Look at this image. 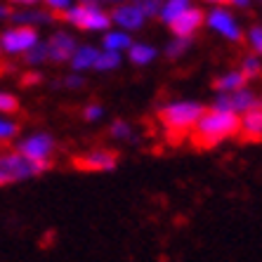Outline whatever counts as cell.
<instances>
[{"mask_svg":"<svg viewBox=\"0 0 262 262\" xmlns=\"http://www.w3.org/2000/svg\"><path fill=\"white\" fill-rule=\"evenodd\" d=\"M238 133L246 142H260L262 137V109L260 104L248 109L244 114V118H238Z\"/></svg>","mask_w":262,"mask_h":262,"instance_id":"9","label":"cell"},{"mask_svg":"<svg viewBox=\"0 0 262 262\" xmlns=\"http://www.w3.org/2000/svg\"><path fill=\"white\" fill-rule=\"evenodd\" d=\"M45 50H48V59L52 61H67L73 57V52H76V40H73L69 33H55V36L50 38V43L45 45Z\"/></svg>","mask_w":262,"mask_h":262,"instance_id":"10","label":"cell"},{"mask_svg":"<svg viewBox=\"0 0 262 262\" xmlns=\"http://www.w3.org/2000/svg\"><path fill=\"white\" fill-rule=\"evenodd\" d=\"M208 24L213 26V29H217L220 33L225 38H229V40H238V38H241V31H238V26L234 24V19L227 12H222V10L210 14V17H208Z\"/></svg>","mask_w":262,"mask_h":262,"instance_id":"13","label":"cell"},{"mask_svg":"<svg viewBox=\"0 0 262 262\" xmlns=\"http://www.w3.org/2000/svg\"><path fill=\"white\" fill-rule=\"evenodd\" d=\"M83 3H90V5H95V3H99V0H83Z\"/></svg>","mask_w":262,"mask_h":262,"instance_id":"37","label":"cell"},{"mask_svg":"<svg viewBox=\"0 0 262 262\" xmlns=\"http://www.w3.org/2000/svg\"><path fill=\"white\" fill-rule=\"evenodd\" d=\"M241 73H244L246 78H257L260 76V59L257 57H246Z\"/></svg>","mask_w":262,"mask_h":262,"instance_id":"25","label":"cell"},{"mask_svg":"<svg viewBox=\"0 0 262 262\" xmlns=\"http://www.w3.org/2000/svg\"><path fill=\"white\" fill-rule=\"evenodd\" d=\"M17 151L31 161H50V156L55 151V140L45 133H36L26 137L24 142H19Z\"/></svg>","mask_w":262,"mask_h":262,"instance_id":"6","label":"cell"},{"mask_svg":"<svg viewBox=\"0 0 262 262\" xmlns=\"http://www.w3.org/2000/svg\"><path fill=\"white\" fill-rule=\"evenodd\" d=\"M208 3H220V5H227V3H232V0H208Z\"/></svg>","mask_w":262,"mask_h":262,"instance_id":"35","label":"cell"},{"mask_svg":"<svg viewBox=\"0 0 262 262\" xmlns=\"http://www.w3.org/2000/svg\"><path fill=\"white\" fill-rule=\"evenodd\" d=\"M67 85L69 88H80L83 85V78H80V76H71V78L67 80Z\"/></svg>","mask_w":262,"mask_h":262,"instance_id":"32","label":"cell"},{"mask_svg":"<svg viewBox=\"0 0 262 262\" xmlns=\"http://www.w3.org/2000/svg\"><path fill=\"white\" fill-rule=\"evenodd\" d=\"M203 106L196 102H172L159 111V118L163 123L165 133L170 137V142H182L187 135L194 130L199 116L203 114Z\"/></svg>","mask_w":262,"mask_h":262,"instance_id":"2","label":"cell"},{"mask_svg":"<svg viewBox=\"0 0 262 262\" xmlns=\"http://www.w3.org/2000/svg\"><path fill=\"white\" fill-rule=\"evenodd\" d=\"M225 97H227V106H229V111H234V114H246L248 109H253V106L260 104V99H257L255 92L246 90V88L234 90V92H225Z\"/></svg>","mask_w":262,"mask_h":262,"instance_id":"11","label":"cell"},{"mask_svg":"<svg viewBox=\"0 0 262 262\" xmlns=\"http://www.w3.org/2000/svg\"><path fill=\"white\" fill-rule=\"evenodd\" d=\"M118 64H121V57H118V52H111V50H106V52H99L97 59H95V67L97 71H111V69H116Z\"/></svg>","mask_w":262,"mask_h":262,"instance_id":"17","label":"cell"},{"mask_svg":"<svg viewBox=\"0 0 262 262\" xmlns=\"http://www.w3.org/2000/svg\"><path fill=\"white\" fill-rule=\"evenodd\" d=\"M250 43H253V50H255V52H260V48H262V31H260V26H255V29L250 31Z\"/></svg>","mask_w":262,"mask_h":262,"instance_id":"30","label":"cell"},{"mask_svg":"<svg viewBox=\"0 0 262 262\" xmlns=\"http://www.w3.org/2000/svg\"><path fill=\"white\" fill-rule=\"evenodd\" d=\"M38 73H29V76H26V78H21V85H33V83H38Z\"/></svg>","mask_w":262,"mask_h":262,"instance_id":"31","label":"cell"},{"mask_svg":"<svg viewBox=\"0 0 262 262\" xmlns=\"http://www.w3.org/2000/svg\"><path fill=\"white\" fill-rule=\"evenodd\" d=\"M50 168H52L50 161H31L26 156H21L19 151H5L0 154V187L43 175Z\"/></svg>","mask_w":262,"mask_h":262,"instance_id":"3","label":"cell"},{"mask_svg":"<svg viewBox=\"0 0 262 262\" xmlns=\"http://www.w3.org/2000/svg\"><path fill=\"white\" fill-rule=\"evenodd\" d=\"M234 135H238V114L206 109L199 116L194 130H191V140L201 149H210V146L222 144V142L234 137Z\"/></svg>","mask_w":262,"mask_h":262,"instance_id":"1","label":"cell"},{"mask_svg":"<svg viewBox=\"0 0 262 262\" xmlns=\"http://www.w3.org/2000/svg\"><path fill=\"white\" fill-rule=\"evenodd\" d=\"M187 5H189V0H168L165 7L161 10V17H163L165 21H170V19L177 17L182 10H187Z\"/></svg>","mask_w":262,"mask_h":262,"instance_id":"19","label":"cell"},{"mask_svg":"<svg viewBox=\"0 0 262 262\" xmlns=\"http://www.w3.org/2000/svg\"><path fill=\"white\" fill-rule=\"evenodd\" d=\"M168 24H170L172 33H175L177 38H189L191 33L203 24V12L201 10H189V7H187V10H182L177 17H172Z\"/></svg>","mask_w":262,"mask_h":262,"instance_id":"8","label":"cell"},{"mask_svg":"<svg viewBox=\"0 0 262 262\" xmlns=\"http://www.w3.org/2000/svg\"><path fill=\"white\" fill-rule=\"evenodd\" d=\"M19 111V102L14 95H7V92H0V114H14Z\"/></svg>","mask_w":262,"mask_h":262,"instance_id":"23","label":"cell"},{"mask_svg":"<svg viewBox=\"0 0 262 262\" xmlns=\"http://www.w3.org/2000/svg\"><path fill=\"white\" fill-rule=\"evenodd\" d=\"M109 3H114V0H109Z\"/></svg>","mask_w":262,"mask_h":262,"instance_id":"38","label":"cell"},{"mask_svg":"<svg viewBox=\"0 0 262 262\" xmlns=\"http://www.w3.org/2000/svg\"><path fill=\"white\" fill-rule=\"evenodd\" d=\"M52 10H55V19H61V12L69 7V0H45Z\"/></svg>","mask_w":262,"mask_h":262,"instance_id":"28","label":"cell"},{"mask_svg":"<svg viewBox=\"0 0 262 262\" xmlns=\"http://www.w3.org/2000/svg\"><path fill=\"white\" fill-rule=\"evenodd\" d=\"M232 3H236V5H248V0H232Z\"/></svg>","mask_w":262,"mask_h":262,"instance_id":"36","label":"cell"},{"mask_svg":"<svg viewBox=\"0 0 262 262\" xmlns=\"http://www.w3.org/2000/svg\"><path fill=\"white\" fill-rule=\"evenodd\" d=\"M102 106H99V104H90V106H88L85 109V118L88 121H97V118H102Z\"/></svg>","mask_w":262,"mask_h":262,"instance_id":"29","label":"cell"},{"mask_svg":"<svg viewBox=\"0 0 262 262\" xmlns=\"http://www.w3.org/2000/svg\"><path fill=\"white\" fill-rule=\"evenodd\" d=\"M10 14H12V12H10V10H7V7H0V19L10 17Z\"/></svg>","mask_w":262,"mask_h":262,"instance_id":"33","label":"cell"},{"mask_svg":"<svg viewBox=\"0 0 262 262\" xmlns=\"http://www.w3.org/2000/svg\"><path fill=\"white\" fill-rule=\"evenodd\" d=\"M128 50H130V59H133L135 64H149V61L156 57V50L149 48V45H142V43L130 45Z\"/></svg>","mask_w":262,"mask_h":262,"instance_id":"16","label":"cell"},{"mask_svg":"<svg viewBox=\"0 0 262 262\" xmlns=\"http://www.w3.org/2000/svg\"><path fill=\"white\" fill-rule=\"evenodd\" d=\"M12 17L17 21H21V24H29V21H50V19H55V12H36V10H31V12H17Z\"/></svg>","mask_w":262,"mask_h":262,"instance_id":"20","label":"cell"},{"mask_svg":"<svg viewBox=\"0 0 262 262\" xmlns=\"http://www.w3.org/2000/svg\"><path fill=\"white\" fill-rule=\"evenodd\" d=\"M19 133V125L14 121H7V118H0V142L12 140L14 135Z\"/></svg>","mask_w":262,"mask_h":262,"instance_id":"24","label":"cell"},{"mask_svg":"<svg viewBox=\"0 0 262 262\" xmlns=\"http://www.w3.org/2000/svg\"><path fill=\"white\" fill-rule=\"evenodd\" d=\"M246 76L241 71H232L227 73V76H222V78L215 80V90L220 92H234V90H241V88L246 85Z\"/></svg>","mask_w":262,"mask_h":262,"instance_id":"14","label":"cell"},{"mask_svg":"<svg viewBox=\"0 0 262 262\" xmlns=\"http://www.w3.org/2000/svg\"><path fill=\"white\" fill-rule=\"evenodd\" d=\"M130 133H133V128H130L125 121H116L114 125H111V135H114V137H121V140H125V137H130Z\"/></svg>","mask_w":262,"mask_h":262,"instance_id":"27","label":"cell"},{"mask_svg":"<svg viewBox=\"0 0 262 262\" xmlns=\"http://www.w3.org/2000/svg\"><path fill=\"white\" fill-rule=\"evenodd\" d=\"M135 5H137L142 12H144V17H151V14L159 12L161 0H135Z\"/></svg>","mask_w":262,"mask_h":262,"instance_id":"26","label":"cell"},{"mask_svg":"<svg viewBox=\"0 0 262 262\" xmlns=\"http://www.w3.org/2000/svg\"><path fill=\"white\" fill-rule=\"evenodd\" d=\"M24 57H26V61H29V64H38V61H45V59H48V50H45L43 43H36L33 48L26 50Z\"/></svg>","mask_w":262,"mask_h":262,"instance_id":"22","label":"cell"},{"mask_svg":"<svg viewBox=\"0 0 262 262\" xmlns=\"http://www.w3.org/2000/svg\"><path fill=\"white\" fill-rule=\"evenodd\" d=\"M61 19L71 21L73 26L85 29V31H104V29H109V24H111L109 14H104L99 7L90 5V3H83V5L73 7V10L61 12Z\"/></svg>","mask_w":262,"mask_h":262,"instance_id":"4","label":"cell"},{"mask_svg":"<svg viewBox=\"0 0 262 262\" xmlns=\"http://www.w3.org/2000/svg\"><path fill=\"white\" fill-rule=\"evenodd\" d=\"M133 45V40H130L125 33H109V36L104 38V48L111 50V52H118V50H125Z\"/></svg>","mask_w":262,"mask_h":262,"instance_id":"18","label":"cell"},{"mask_svg":"<svg viewBox=\"0 0 262 262\" xmlns=\"http://www.w3.org/2000/svg\"><path fill=\"white\" fill-rule=\"evenodd\" d=\"M38 43V33L31 26H17V29L7 31L5 36H3V48L7 50V52H12V55H17V52H26L29 48H33V45Z\"/></svg>","mask_w":262,"mask_h":262,"instance_id":"7","label":"cell"},{"mask_svg":"<svg viewBox=\"0 0 262 262\" xmlns=\"http://www.w3.org/2000/svg\"><path fill=\"white\" fill-rule=\"evenodd\" d=\"M111 19L118 21V26H123V29H140L146 17L137 5H118L111 14Z\"/></svg>","mask_w":262,"mask_h":262,"instance_id":"12","label":"cell"},{"mask_svg":"<svg viewBox=\"0 0 262 262\" xmlns=\"http://www.w3.org/2000/svg\"><path fill=\"white\" fill-rule=\"evenodd\" d=\"M187 50H189V38H175V40L165 48V55L170 57V59H175V57H182Z\"/></svg>","mask_w":262,"mask_h":262,"instance_id":"21","label":"cell"},{"mask_svg":"<svg viewBox=\"0 0 262 262\" xmlns=\"http://www.w3.org/2000/svg\"><path fill=\"white\" fill-rule=\"evenodd\" d=\"M97 50L95 48H80V50H76L73 52V57H71V64H73V69L76 71H85V69H92L95 67V59H97Z\"/></svg>","mask_w":262,"mask_h":262,"instance_id":"15","label":"cell"},{"mask_svg":"<svg viewBox=\"0 0 262 262\" xmlns=\"http://www.w3.org/2000/svg\"><path fill=\"white\" fill-rule=\"evenodd\" d=\"M12 3H24V5H33V3H38V0H12Z\"/></svg>","mask_w":262,"mask_h":262,"instance_id":"34","label":"cell"},{"mask_svg":"<svg viewBox=\"0 0 262 262\" xmlns=\"http://www.w3.org/2000/svg\"><path fill=\"white\" fill-rule=\"evenodd\" d=\"M73 165L83 172H111L118 165V154L111 149H99V151H90L80 159H73Z\"/></svg>","mask_w":262,"mask_h":262,"instance_id":"5","label":"cell"}]
</instances>
